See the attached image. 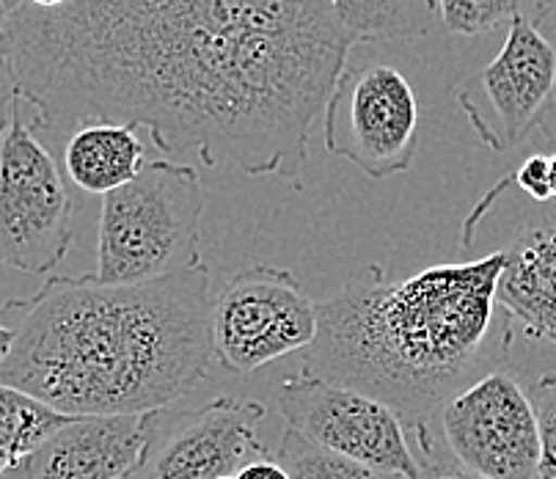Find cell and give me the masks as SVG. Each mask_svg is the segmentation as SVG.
Returning <instances> with one entry per match:
<instances>
[{
	"label": "cell",
	"instance_id": "1",
	"mask_svg": "<svg viewBox=\"0 0 556 479\" xmlns=\"http://www.w3.org/2000/svg\"><path fill=\"white\" fill-rule=\"evenodd\" d=\"M7 34L34 133L130 125L163 154L290 182L355 48L328 0L25 3Z\"/></svg>",
	"mask_w": 556,
	"mask_h": 479
},
{
	"label": "cell",
	"instance_id": "2",
	"mask_svg": "<svg viewBox=\"0 0 556 479\" xmlns=\"http://www.w3.org/2000/svg\"><path fill=\"white\" fill-rule=\"evenodd\" d=\"M210 267L143 285H102L94 273L48 276L0 306L14 331L0 383L64 416L152 414L207 378Z\"/></svg>",
	"mask_w": 556,
	"mask_h": 479
},
{
	"label": "cell",
	"instance_id": "3",
	"mask_svg": "<svg viewBox=\"0 0 556 479\" xmlns=\"http://www.w3.org/2000/svg\"><path fill=\"white\" fill-rule=\"evenodd\" d=\"M504 256L432 265L389 278L380 265L355 273L342 292L317 303V339L303 350V375L353 386L400 414L432 457L430 419L452 396L498 369L513 323H498Z\"/></svg>",
	"mask_w": 556,
	"mask_h": 479
},
{
	"label": "cell",
	"instance_id": "4",
	"mask_svg": "<svg viewBox=\"0 0 556 479\" xmlns=\"http://www.w3.org/2000/svg\"><path fill=\"white\" fill-rule=\"evenodd\" d=\"M204 190L195 168L147 163L125 188L105 196L97 231L102 285H143L202 265Z\"/></svg>",
	"mask_w": 556,
	"mask_h": 479
},
{
	"label": "cell",
	"instance_id": "5",
	"mask_svg": "<svg viewBox=\"0 0 556 479\" xmlns=\"http://www.w3.org/2000/svg\"><path fill=\"white\" fill-rule=\"evenodd\" d=\"M460 240L473 254L504 256L498 308L529 339L556 344V202L527 199L509 174L473 204Z\"/></svg>",
	"mask_w": 556,
	"mask_h": 479
},
{
	"label": "cell",
	"instance_id": "6",
	"mask_svg": "<svg viewBox=\"0 0 556 479\" xmlns=\"http://www.w3.org/2000/svg\"><path fill=\"white\" fill-rule=\"evenodd\" d=\"M72 215L59 163L36 138L17 100L0 136V265L53 276L72 245Z\"/></svg>",
	"mask_w": 556,
	"mask_h": 479
},
{
	"label": "cell",
	"instance_id": "7",
	"mask_svg": "<svg viewBox=\"0 0 556 479\" xmlns=\"http://www.w3.org/2000/svg\"><path fill=\"white\" fill-rule=\"evenodd\" d=\"M317 303L287 267L254 265L235 273L213 298V358L229 373L251 375L317 339Z\"/></svg>",
	"mask_w": 556,
	"mask_h": 479
},
{
	"label": "cell",
	"instance_id": "8",
	"mask_svg": "<svg viewBox=\"0 0 556 479\" xmlns=\"http://www.w3.org/2000/svg\"><path fill=\"white\" fill-rule=\"evenodd\" d=\"M323 141L372 179L410 172L419 152V105L389 64L344 66L323 111Z\"/></svg>",
	"mask_w": 556,
	"mask_h": 479
},
{
	"label": "cell",
	"instance_id": "9",
	"mask_svg": "<svg viewBox=\"0 0 556 479\" xmlns=\"http://www.w3.org/2000/svg\"><path fill=\"white\" fill-rule=\"evenodd\" d=\"M278 411L312 444L386 477L419 479L427 466L400 414L353 386L292 375L278 389Z\"/></svg>",
	"mask_w": 556,
	"mask_h": 479
},
{
	"label": "cell",
	"instance_id": "10",
	"mask_svg": "<svg viewBox=\"0 0 556 479\" xmlns=\"http://www.w3.org/2000/svg\"><path fill=\"white\" fill-rule=\"evenodd\" d=\"M452 457L477 479H538L540 432L527 389L504 369L463 389L441 408Z\"/></svg>",
	"mask_w": 556,
	"mask_h": 479
},
{
	"label": "cell",
	"instance_id": "11",
	"mask_svg": "<svg viewBox=\"0 0 556 479\" xmlns=\"http://www.w3.org/2000/svg\"><path fill=\"white\" fill-rule=\"evenodd\" d=\"M265 405L249 396H218L193 411H152L141 461L127 479H220L235 477L265 444L256 427Z\"/></svg>",
	"mask_w": 556,
	"mask_h": 479
},
{
	"label": "cell",
	"instance_id": "12",
	"mask_svg": "<svg viewBox=\"0 0 556 479\" xmlns=\"http://www.w3.org/2000/svg\"><path fill=\"white\" fill-rule=\"evenodd\" d=\"M556 89V50L527 14L509 20L507 39L496 59L480 72L482 100L491 118L473 130L493 152L527 141L540 125Z\"/></svg>",
	"mask_w": 556,
	"mask_h": 479
},
{
	"label": "cell",
	"instance_id": "13",
	"mask_svg": "<svg viewBox=\"0 0 556 479\" xmlns=\"http://www.w3.org/2000/svg\"><path fill=\"white\" fill-rule=\"evenodd\" d=\"M152 414L72 416L12 479H127L149 441Z\"/></svg>",
	"mask_w": 556,
	"mask_h": 479
},
{
	"label": "cell",
	"instance_id": "14",
	"mask_svg": "<svg viewBox=\"0 0 556 479\" xmlns=\"http://www.w3.org/2000/svg\"><path fill=\"white\" fill-rule=\"evenodd\" d=\"M143 166H147V143L130 125L89 122L66 138V177L86 193L108 196L125 188L143 172Z\"/></svg>",
	"mask_w": 556,
	"mask_h": 479
},
{
	"label": "cell",
	"instance_id": "15",
	"mask_svg": "<svg viewBox=\"0 0 556 479\" xmlns=\"http://www.w3.org/2000/svg\"><path fill=\"white\" fill-rule=\"evenodd\" d=\"M70 419L72 416L59 414L25 391L0 383V479H12Z\"/></svg>",
	"mask_w": 556,
	"mask_h": 479
},
{
	"label": "cell",
	"instance_id": "16",
	"mask_svg": "<svg viewBox=\"0 0 556 479\" xmlns=\"http://www.w3.org/2000/svg\"><path fill=\"white\" fill-rule=\"evenodd\" d=\"M328 3L355 45L421 36L430 28L432 14L439 12L435 0H328Z\"/></svg>",
	"mask_w": 556,
	"mask_h": 479
},
{
	"label": "cell",
	"instance_id": "17",
	"mask_svg": "<svg viewBox=\"0 0 556 479\" xmlns=\"http://www.w3.org/2000/svg\"><path fill=\"white\" fill-rule=\"evenodd\" d=\"M276 461L290 474V479H394L350 461V457L312 444L292 427H287L285 436H281Z\"/></svg>",
	"mask_w": 556,
	"mask_h": 479
},
{
	"label": "cell",
	"instance_id": "18",
	"mask_svg": "<svg viewBox=\"0 0 556 479\" xmlns=\"http://www.w3.org/2000/svg\"><path fill=\"white\" fill-rule=\"evenodd\" d=\"M529 0H435L441 20L452 34L477 36L504 20L523 14Z\"/></svg>",
	"mask_w": 556,
	"mask_h": 479
},
{
	"label": "cell",
	"instance_id": "19",
	"mask_svg": "<svg viewBox=\"0 0 556 479\" xmlns=\"http://www.w3.org/2000/svg\"><path fill=\"white\" fill-rule=\"evenodd\" d=\"M538 416L540 474L538 479H556V373L543 375L527 389Z\"/></svg>",
	"mask_w": 556,
	"mask_h": 479
},
{
	"label": "cell",
	"instance_id": "20",
	"mask_svg": "<svg viewBox=\"0 0 556 479\" xmlns=\"http://www.w3.org/2000/svg\"><path fill=\"white\" fill-rule=\"evenodd\" d=\"M20 100L17 86V70H14V53L12 39L7 30H0V136L7 133L9 122H12L14 105Z\"/></svg>",
	"mask_w": 556,
	"mask_h": 479
},
{
	"label": "cell",
	"instance_id": "21",
	"mask_svg": "<svg viewBox=\"0 0 556 479\" xmlns=\"http://www.w3.org/2000/svg\"><path fill=\"white\" fill-rule=\"evenodd\" d=\"M513 182H515V188L521 190L527 199H532V202H538V204L551 202L548 154H543V152L529 154L521 166H518V172H513Z\"/></svg>",
	"mask_w": 556,
	"mask_h": 479
},
{
	"label": "cell",
	"instance_id": "22",
	"mask_svg": "<svg viewBox=\"0 0 556 479\" xmlns=\"http://www.w3.org/2000/svg\"><path fill=\"white\" fill-rule=\"evenodd\" d=\"M235 479H290V474L281 468V463L273 457H256L249 466H243L235 474Z\"/></svg>",
	"mask_w": 556,
	"mask_h": 479
},
{
	"label": "cell",
	"instance_id": "23",
	"mask_svg": "<svg viewBox=\"0 0 556 479\" xmlns=\"http://www.w3.org/2000/svg\"><path fill=\"white\" fill-rule=\"evenodd\" d=\"M419 479H477V477L466 474L460 466H444V463L435 461V463H427Z\"/></svg>",
	"mask_w": 556,
	"mask_h": 479
},
{
	"label": "cell",
	"instance_id": "24",
	"mask_svg": "<svg viewBox=\"0 0 556 479\" xmlns=\"http://www.w3.org/2000/svg\"><path fill=\"white\" fill-rule=\"evenodd\" d=\"M538 130H540V136L545 138V143H548V147L556 152V102H551V105L545 108Z\"/></svg>",
	"mask_w": 556,
	"mask_h": 479
},
{
	"label": "cell",
	"instance_id": "25",
	"mask_svg": "<svg viewBox=\"0 0 556 479\" xmlns=\"http://www.w3.org/2000/svg\"><path fill=\"white\" fill-rule=\"evenodd\" d=\"M23 7L25 0H0V30H7L12 25V20L17 17Z\"/></svg>",
	"mask_w": 556,
	"mask_h": 479
},
{
	"label": "cell",
	"instance_id": "26",
	"mask_svg": "<svg viewBox=\"0 0 556 479\" xmlns=\"http://www.w3.org/2000/svg\"><path fill=\"white\" fill-rule=\"evenodd\" d=\"M12 344H14V331L7 326V323H0V364L9 358V353H12Z\"/></svg>",
	"mask_w": 556,
	"mask_h": 479
},
{
	"label": "cell",
	"instance_id": "27",
	"mask_svg": "<svg viewBox=\"0 0 556 479\" xmlns=\"http://www.w3.org/2000/svg\"><path fill=\"white\" fill-rule=\"evenodd\" d=\"M548 188H551V202H556V152L548 154Z\"/></svg>",
	"mask_w": 556,
	"mask_h": 479
},
{
	"label": "cell",
	"instance_id": "28",
	"mask_svg": "<svg viewBox=\"0 0 556 479\" xmlns=\"http://www.w3.org/2000/svg\"><path fill=\"white\" fill-rule=\"evenodd\" d=\"M556 17V0H538V20Z\"/></svg>",
	"mask_w": 556,
	"mask_h": 479
},
{
	"label": "cell",
	"instance_id": "29",
	"mask_svg": "<svg viewBox=\"0 0 556 479\" xmlns=\"http://www.w3.org/2000/svg\"><path fill=\"white\" fill-rule=\"evenodd\" d=\"M25 3L36 9H61L64 3H70V0H25Z\"/></svg>",
	"mask_w": 556,
	"mask_h": 479
},
{
	"label": "cell",
	"instance_id": "30",
	"mask_svg": "<svg viewBox=\"0 0 556 479\" xmlns=\"http://www.w3.org/2000/svg\"><path fill=\"white\" fill-rule=\"evenodd\" d=\"M220 479H235V477H220Z\"/></svg>",
	"mask_w": 556,
	"mask_h": 479
}]
</instances>
